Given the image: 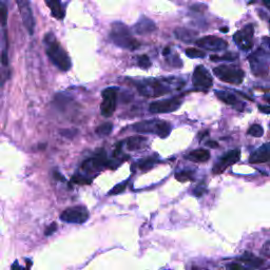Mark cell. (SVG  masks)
<instances>
[{"label": "cell", "instance_id": "cell-31", "mask_svg": "<svg viewBox=\"0 0 270 270\" xmlns=\"http://www.w3.org/2000/svg\"><path fill=\"white\" fill-rule=\"evenodd\" d=\"M9 67H4V65L0 62V87L5 83V81L9 78L10 72L8 71Z\"/></svg>", "mask_w": 270, "mask_h": 270}, {"label": "cell", "instance_id": "cell-26", "mask_svg": "<svg viewBox=\"0 0 270 270\" xmlns=\"http://www.w3.org/2000/svg\"><path fill=\"white\" fill-rule=\"evenodd\" d=\"M112 129H113V125H112V123H104L96 128L95 132L100 136H108L112 132Z\"/></svg>", "mask_w": 270, "mask_h": 270}, {"label": "cell", "instance_id": "cell-41", "mask_svg": "<svg viewBox=\"0 0 270 270\" xmlns=\"http://www.w3.org/2000/svg\"><path fill=\"white\" fill-rule=\"evenodd\" d=\"M12 270H29V268L23 269L22 267H21V266L18 265V263H17V262H15V264L12 266Z\"/></svg>", "mask_w": 270, "mask_h": 270}, {"label": "cell", "instance_id": "cell-22", "mask_svg": "<svg viewBox=\"0 0 270 270\" xmlns=\"http://www.w3.org/2000/svg\"><path fill=\"white\" fill-rule=\"evenodd\" d=\"M215 95L219 98L220 101L223 103H225L226 104H229V106H236L239 104V100L236 98V96L230 92L227 91H215Z\"/></svg>", "mask_w": 270, "mask_h": 270}, {"label": "cell", "instance_id": "cell-16", "mask_svg": "<svg viewBox=\"0 0 270 270\" xmlns=\"http://www.w3.org/2000/svg\"><path fill=\"white\" fill-rule=\"evenodd\" d=\"M132 30L135 34L146 35V34H151V33L156 31V25L153 21H151V19H149L146 16H143L140 18V21L133 25Z\"/></svg>", "mask_w": 270, "mask_h": 270}, {"label": "cell", "instance_id": "cell-32", "mask_svg": "<svg viewBox=\"0 0 270 270\" xmlns=\"http://www.w3.org/2000/svg\"><path fill=\"white\" fill-rule=\"evenodd\" d=\"M128 185V182H124L122 184H118V185H116L113 189H112L110 192H109V195H116V194H120L122 192H124L125 190H126V187Z\"/></svg>", "mask_w": 270, "mask_h": 270}, {"label": "cell", "instance_id": "cell-6", "mask_svg": "<svg viewBox=\"0 0 270 270\" xmlns=\"http://www.w3.org/2000/svg\"><path fill=\"white\" fill-rule=\"evenodd\" d=\"M213 73L220 81L232 84H240L245 78V72L234 65H219L213 69Z\"/></svg>", "mask_w": 270, "mask_h": 270}, {"label": "cell", "instance_id": "cell-45", "mask_svg": "<svg viewBox=\"0 0 270 270\" xmlns=\"http://www.w3.org/2000/svg\"><path fill=\"white\" fill-rule=\"evenodd\" d=\"M264 2H265L266 8H269V0H264Z\"/></svg>", "mask_w": 270, "mask_h": 270}, {"label": "cell", "instance_id": "cell-11", "mask_svg": "<svg viewBox=\"0 0 270 270\" xmlns=\"http://www.w3.org/2000/svg\"><path fill=\"white\" fill-rule=\"evenodd\" d=\"M16 3L18 5L24 28L27 29L30 35H33L35 30V19L31 9L30 0H16Z\"/></svg>", "mask_w": 270, "mask_h": 270}, {"label": "cell", "instance_id": "cell-38", "mask_svg": "<svg viewBox=\"0 0 270 270\" xmlns=\"http://www.w3.org/2000/svg\"><path fill=\"white\" fill-rule=\"evenodd\" d=\"M206 145H207L208 147H211V148H213V149H216L217 147H219V144H217V143L214 142V141H209V142L206 143Z\"/></svg>", "mask_w": 270, "mask_h": 270}, {"label": "cell", "instance_id": "cell-10", "mask_svg": "<svg viewBox=\"0 0 270 270\" xmlns=\"http://www.w3.org/2000/svg\"><path fill=\"white\" fill-rule=\"evenodd\" d=\"M62 221L72 224H83L89 219V212L83 206H76L65 209L61 215Z\"/></svg>", "mask_w": 270, "mask_h": 270}, {"label": "cell", "instance_id": "cell-36", "mask_svg": "<svg viewBox=\"0 0 270 270\" xmlns=\"http://www.w3.org/2000/svg\"><path fill=\"white\" fill-rule=\"evenodd\" d=\"M227 267L229 268V270H247L242 265L238 264V263H231V264H229Z\"/></svg>", "mask_w": 270, "mask_h": 270}, {"label": "cell", "instance_id": "cell-33", "mask_svg": "<svg viewBox=\"0 0 270 270\" xmlns=\"http://www.w3.org/2000/svg\"><path fill=\"white\" fill-rule=\"evenodd\" d=\"M138 65H140L142 69H149L151 67L150 58L147 55L138 56Z\"/></svg>", "mask_w": 270, "mask_h": 270}, {"label": "cell", "instance_id": "cell-28", "mask_svg": "<svg viewBox=\"0 0 270 270\" xmlns=\"http://www.w3.org/2000/svg\"><path fill=\"white\" fill-rule=\"evenodd\" d=\"M185 54L190 58H204L206 56V52L194 48H188L185 50Z\"/></svg>", "mask_w": 270, "mask_h": 270}, {"label": "cell", "instance_id": "cell-15", "mask_svg": "<svg viewBox=\"0 0 270 270\" xmlns=\"http://www.w3.org/2000/svg\"><path fill=\"white\" fill-rule=\"evenodd\" d=\"M241 159V152L240 150H231L229 152L225 153L223 155L222 159L217 162L214 167H213V173L215 174H221L225 171L228 167L231 166V165L238 163Z\"/></svg>", "mask_w": 270, "mask_h": 270}, {"label": "cell", "instance_id": "cell-1", "mask_svg": "<svg viewBox=\"0 0 270 270\" xmlns=\"http://www.w3.org/2000/svg\"><path fill=\"white\" fill-rule=\"evenodd\" d=\"M136 87L140 93L146 97H159L168 94L172 90L181 89L184 83L175 77L170 78H152L136 82Z\"/></svg>", "mask_w": 270, "mask_h": 270}, {"label": "cell", "instance_id": "cell-4", "mask_svg": "<svg viewBox=\"0 0 270 270\" xmlns=\"http://www.w3.org/2000/svg\"><path fill=\"white\" fill-rule=\"evenodd\" d=\"M134 130L140 133H155L157 136L161 138H166L169 136L171 132L170 123L165 121H159V120H152V121H145L137 123L133 126Z\"/></svg>", "mask_w": 270, "mask_h": 270}, {"label": "cell", "instance_id": "cell-7", "mask_svg": "<svg viewBox=\"0 0 270 270\" xmlns=\"http://www.w3.org/2000/svg\"><path fill=\"white\" fill-rule=\"evenodd\" d=\"M117 88L110 87L104 89L102 93L103 103L101 104V113L104 117L113 115L117 104Z\"/></svg>", "mask_w": 270, "mask_h": 270}, {"label": "cell", "instance_id": "cell-34", "mask_svg": "<svg viewBox=\"0 0 270 270\" xmlns=\"http://www.w3.org/2000/svg\"><path fill=\"white\" fill-rule=\"evenodd\" d=\"M91 181L92 179H90V177H87L82 174H77L72 177V182L76 184H81V185H83V184H90Z\"/></svg>", "mask_w": 270, "mask_h": 270}, {"label": "cell", "instance_id": "cell-12", "mask_svg": "<svg viewBox=\"0 0 270 270\" xmlns=\"http://www.w3.org/2000/svg\"><path fill=\"white\" fill-rule=\"evenodd\" d=\"M182 98L181 97H173L170 100L159 101L150 104L149 111L151 113H170L174 112L182 106Z\"/></svg>", "mask_w": 270, "mask_h": 270}, {"label": "cell", "instance_id": "cell-3", "mask_svg": "<svg viewBox=\"0 0 270 270\" xmlns=\"http://www.w3.org/2000/svg\"><path fill=\"white\" fill-rule=\"evenodd\" d=\"M109 37L112 42L122 49L134 51L141 47L140 42L132 36L127 25L123 22H114L112 24Z\"/></svg>", "mask_w": 270, "mask_h": 270}, {"label": "cell", "instance_id": "cell-29", "mask_svg": "<svg viewBox=\"0 0 270 270\" xmlns=\"http://www.w3.org/2000/svg\"><path fill=\"white\" fill-rule=\"evenodd\" d=\"M248 134L253 136V137H261L263 134H264V130H263L262 126H260V125L255 124V125H253V126L249 128Z\"/></svg>", "mask_w": 270, "mask_h": 270}, {"label": "cell", "instance_id": "cell-42", "mask_svg": "<svg viewBox=\"0 0 270 270\" xmlns=\"http://www.w3.org/2000/svg\"><path fill=\"white\" fill-rule=\"evenodd\" d=\"M259 109H260L261 111L264 112L265 114H269V112H270V111H269V106H266V107H262V106H260Z\"/></svg>", "mask_w": 270, "mask_h": 270}, {"label": "cell", "instance_id": "cell-5", "mask_svg": "<svg viewBox=\"0 0 270 270\" xmlns=\"http://www.w3.org/2000/svg\"><path fill=\"white\" fill-rule=\"evenodd\" d=\"M269 52L264 49H258L248 57L251 72L258 77H265L269 72Z\"/></svg>", "mask_w": 270, "mask_h": 270}, {"label": "cell", "instance_id": "cell-20", "mask_svg": "<svg viewBox=\"0 0 270 270\" xmlns=\"http://www.w3.org/2000/svg\"><path fill=\"white\" fill-rule=\"evenodd\" d=\"M187 159L189 161L196 162V163H205L210 159V153L206 149L194 150L187 155Z\"/></svg>", "mask_w": 270, "mask_h": 270}, {"label": "cell", "instance_id": "cell-23", "mask_svg": "<svg viewBox=\"0 0 270 270\" xmlns=\"http://www.w3.org/2000/svg\"><path fill=\"white\" fill-rule=\"evenodd\" d=\"M240 261H242L243 263H245L246 265H249L251 267H259V266L264 264V261L249 252L244 253L240 258Z\"/></svg>", "mask_w": 270, "mask_h": 270}, {"label": "cell", "instance_id": "cell-44", "mask_svg": "<svg viewBox=\"0 0 270 270\" xmlns=\"http://www.w3.org/2000/svg\"><path fill=\"white\" fill-rule=\"evenodd\" d=\"M169 53H170V48H166V49L164 50V52H163V54H164L165 56H167Z\"/></svg>", "mask_w": 270, "mask_h": 270}, {"label": "cell", "instance_id": "cell-27", "mask_svg": "<svg viewBox=\"0 0 270 270\" xmlns=\"http://www.w3.org/2000/svg\"><path fill=\"white\" fill-rule=\"evenodd\" d=\"M238 54H233V53H226L225 55H212L210 56V61L212 62H232V61H235L236 58H238Z\"/></svg>", "mask_w": 270, "mask_h": 270}, {"label": "cell", "instance_id": "cell-37", "mask_svg": "<svg viewBox=\"0 0 270 270\" xmlns=\"http://www.w3.org/2000/svg\"><path fill=\"white\" fill-rule=\"evenodd\" d=\"M62 135L65 136V137H73V135H75V130H62Z\"/></svg>", "mask_w": 270, "mask_h": 270}, {"label": "cell", "instance_id": "cell-9", "mask_svg": "<svg viewBox=\"0 0 270 270\" xmlns=\"http://www.w3.org/2000/svg\"><path fill=\"white\" fill-rule=\"evenodd\" d=\"M253 34L254 27L252 24H247L242 30L235 33L233 35V41L241 50H251L253 47Z\"/></svg>", "mask_w": 270, "mask_h": 270}, {"label": "cell", "instance_id": "cell-35", "mask_svg": "<svg viewBox=\"0 0 270 270\" xmlns=\"http://www.w3.org/2000/svg\"><path fill=\"white\" fill-rule=\"evenodd\" d=\"M56 229H57L56 223H52L51 225H50L47 229H45L44 234H45V235H51V234H53V233L56 231Z\"/></svg>", "mask_w": 270, "mask_h": 270}, {"label": "cell", "instance_id": "cell-24", "mask_svg": "<svg viewBox=\"0 0 270 270\" xmlns=\"http://www.w3.org/2000/svg\"><path fill=\"white\" fill-rule=\"evenodd\" d=\"M8 22V5L6 0H0V25L1 29H5Z\"/></svg>", "mask_w": 270, "mask_h": 270}, {"label": "cell", "instance_id": "cell-43", "mask_svg": "<svg viewBox=\"0 0 270 270\" xmlns=\"http://www.w3.org/2000/svg\"><path fill=\"white\" fill-rule=\"evenodd\" d=\"M54 177H55L56 180H61L62 182H64V177L62 176L58 172H54Z\"/></svg>", "mask_w": 270, "mask_h": 270}, {"label": "cell", "instance_id": "cell-17", "mask_svg": "<svg viewBox=\"0 0 270 270\" xmlns=\"http://www.w3.org/2000/svg\"><path fill=\"white\" fill-rule=\"evenodd\" d=\"M269 156H270V148L269 144L266 143L260 147L258 150L254 151V152L250 155L249 157V163L250 164H264L269 162Z\"/></svg>", "mask_w": 270, "mask_h": 270}, {"label": "cell", "instance_id": "cell-19", "mask_svg": "<svg viewBox=\"0 0 270 270\" xmlns=\"http://www.w3.org/2000/svg\"><path fill=\"white\" fill-rule=\"evenodd\" d=\"M197 35V33L186 28H177L174 30V36L184 42H192Z\"/></svg>", "mask_w": 270, "mask_h": 270}, {"label": "cell", "instance_id": "cell-2", "mask_svg": "<svg viewBox=\"0 0 270 270\" xmlns=\"http://www.w3.org/2000/svg\"><path fill=\"white\" fill-rule=\"evenodd\" d=\"M43 44L50 61L61 71H69L72 67V62L67 52L57 42L53 33H48L43 38Z\"/></svg>", "mask_w": 270, "mask_h": 270}, {"label": "cell", "instance_id": "cell-21", "mask_svg": "<svg viewBox=\"0 0 270 270\" xmlns=\"http://www.w3.org/2000/svg\"><path fill=\"white\" fill-rule=\"evenodd\" d=\"M126 145H127V148L131 151L140 150V149H143L147 145V138L144 136L129 137L126 142Z\"/></svg>", "mask_w": 270, "mask_h": 270}, {"label": "cell", "instance_id": "cell-8", "mask_svg": "<svg viewBox=\"0 0 270 270\" xmlns=\"http://www.w3.org/2000/svg\"><path fill=\"white\" fill-rule=\"evenodd\" d=\"M108 157L104 150H100L91 159L83 162L82 169L84 171L85 174L98 172L104 167H108Z\"/></svg>", "mask_w": 270, "mask_h": 270}, {"label": "cell", "instance_id": "cell-13", "mask_svg": "<svg viewBox=\"0 0 270 270\" xmlns=\"http://www.w3.org/2000/svg\"><path fill=\"white\" fill-rule=\"evenodd\" d=\"M193 85L199 90H208L212 87L213 78L204 65H197L193 72Z\"/></svg>", "mask_w": 270, "mask_h": 270}, {"label": "cell", "instance_id": "cell-39", "mask_svg": "<svg viewBox=\"0 0 270 270\" xmlns=\"http://www.w3.org/2000/svg\"><path fill=\"white\" fill-rule=\"evenodd\" d=\"M204 190H205V189H204L203 187H197V188L194 190V194H195L196 196H201V195L204 193Z\"/></svg>", "mask_w": 270, "mask_h": 270}, {"label": "cell", "instance_id": "cell-40", "mask_svg": "<svg viewBox=\"0 0 270 270\" xmlns=\"http://www.w3.org/2000/svg\"><path fill=\"white\" fill-rule=\"evenodd\" d=\"M269 245H270V242L268 241V242H266V244L264 245V250H263V251H264V254H265L266 256H269V255H270V254H269Z\"/></svg>", "mask_w": 270, "mask_h": 270}, {"label": "cell", "instance_id": "cell-25", "mask_svg": "<svg viewBox=\"0 0 270 270\" xmlns=\"http://www.w3.org/2000/svg\"><path fill=\"white\" fill-rule=\"evenodd\" d=\"M193 171H181V172H176L175 173V179L181 182V183H185L188 181H193L194 180V175H193Z\"/></svg>", "mask_w": 270, "mask_h": 270}, {"label": "cell", "instance_id": "cell-30", "mask_svg": "<svg viewBox=\"0 0 270 270\" xmlns=\"http://www.w3.org/2000/svg\"><path fill=\"white\" fill-rule=\"evenodd\" d=\"M154 164H155V160L146 159V160H143L138 163V167H140V169L143 171H148L154 166Z\"/></svg>", "mask_w": 270, "mask_h": 270}, {"label": "cell", "instance_id": "cell-18", "mask_svg": "<svg viewBox=\"0 0 270 270\" xmlns=\"http://www.w3.org/2000/svg\"><path fill=\"white\" fill-rule=\"evenodd\" d=\"M45 4L49 6L51 14L54 18L62 21L65 16V10L62 3V0H45Z\"/></svg>", "mask_w": 270, "mask_h": 270}, {"label": "cell", "instance_id": "cell-14", "mask_svg": "<svg viewBox=\"0 0 270 270\" xmlns=\"http://www.w3.org/2000/svg\"><path fill=\"white\" fill-rule=\"evenodd\" d=\"M196 45H199L202 50L207 51H224L228 48V43L226 41H224L223 38L216 37V36H205L203 38L197 39L195 41Z\"/></svg>", "mask_w": 270, "mask_h": 270}]
</instances>
